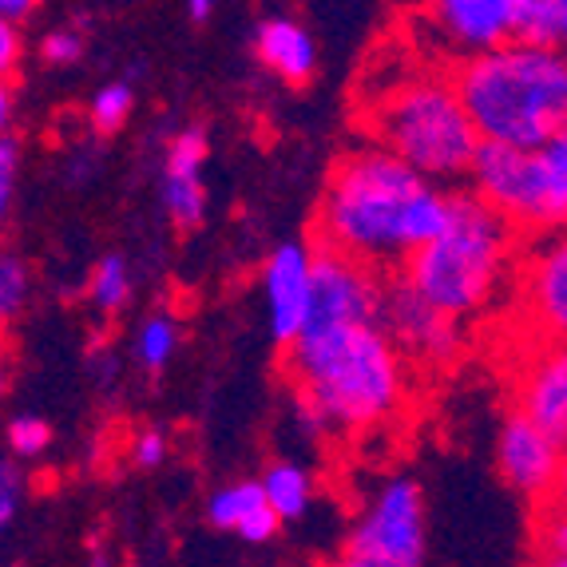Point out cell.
<instances>
[{"label":"cell","instance_id":"obj_35","mask_svg":"<svg viewBox=\"0 0 567 567\" xmlns=\"http://www.w3.org/2000/svg\"><path fill=\"white\" fill-rule=\"evenodd\" d=\"M326 567H373V564H369V559H361V556H353V551H346V556L330 559Z\"/></svg>","mask_w":567,"mask_h":567},{"label":"cell","instance_id":"obj_1","mask_svg":"<svg viewBox=\"0 0 567 567\" xmlns=\"http://www.w3.org/2000/svg\"><path fill=\"white\" fill-rule=\"evenodd\" d=\"M453 215V195L421 179L413 167L389 155L385 147H358L341 155L326 183L318 210L322 250L378 270L405 266L416 250H425Z\"/></svg>","mask_w":567,"mask_h":567},{"label":"cell","instance_id":"obj_3","mask_svg":"<svg viewBox=\"0 0 567 567\" xmlns=\"http://www.w3.org/2000/svg\"><path fill=\"white\" fill-rule=\"evenodd\" d=\"M456 95L488 147L544 152L567 132V60L512 40L453 72Z\"/></svg>","mask_w":567,"mask_h":567},{"label":"cell","instance_id":"obj_5","mask_svg":"<svg viewBox=\"0 0 567 567\" xmlns=\"http://www.w3.org/2000/svg\"><path fill=\"white\" fill-rule=\"evenodd\" d=\"M373 132L378 147L429 183L468 179L484 147L453 76H409L385 87L373 112Z\"/></svg>","mask_w":567,"mask_h":567},{"label":"cell","instance_id":"obj_2","mask_svg":"<svg viewBox=\"0 0 567 567\" xmlns=\"http://www.w3.org/2000/svg\"><path fill=\"white\" fill-rule=\"evenodd\" d=\"M298 413L313 433H361L405 405V358L381 326L306 330L286 350Z\"/></svg>","mask_w":567,"mask_h":567},{"label":"cell","instance_id":"obj_17","mask_svg":"<svg viewBox=\"0 0 567 567\" xmlns=\"http://www.w3.org/2000/svg\"><path fill=\"white\" fill-rule=\"evenodd\" d=\"M536 230H567V132L536 152Z\"/></svg>","mask_w":567,"mask_h":567},{"label":"cell","instance_id":"obj_20","mask_svg":"<svg viewBox=\"0 0 567 567\" xmlns=\"http://www.w3.org/2000/svg\"><path fill=\"white\" fill-rule=\"evenodd\" d=\"M175 350H179V322L163 310L152 313V318L140 326V333H135V358H140V365L147 369V373H159V369L171 365Z\"/></svg>","mask_w":567,"mask_h":567},{"label":"cell","instance_id":"obj_22","mask_svg":"<svg viewBox=\"0 0 567 567\" xmlns=\"http://www.w3.org/2000/svg\"><path fill=\"white\" fill-rule=\"evenodd\" d=\"M516 40L532 48H556L559 0H516Z\"/></svg>","mask_w":567,"mask_h":567},{"label":"cell","instance_id":"obj_21","mask_svg":"<svg viewBox=\"0 0 567 567\" xmlns=\"http://www.w3.org/2000/svg\"><path fill=\"white\" fill-rule=\"evenodd\" d=\"M32 266L17 255V250H4L0 246V326L17 322L20 313L29 310L32 298Z\"/></svg>","mask_w":567,"mask_h":567},{"label":"cell","instance_id":"obj_7","mask_svg":"<svg viewBox=\"0 0 567 567\" xmlns=\"http://www.w3.org/2000/svg\"><path fill=\"white\" fill-rule=\"evenodd\" d=\"M381 302H385V286L378 282V270L318 246V258H313V313L306 330L381 326Z\"/></svg>","mask_w":567,"mask_h":567},{"label":"cell","instance_id":"obj_6","mask_svg":"<svg viewBox=\"0 0 567 567\" xmlns=\"http://www.w3.org/2000/svg\"><path fill=\"white\" fill-rule=\"evenodd\" d=\"M346 551L369 559L373 567H425L429 524L421 484L409 476L381 481L358 512Z\"/></svg>","mask_w":567,"mask_h":567},{"label":"cell","instance_id":"obj_32","mask_svg":"<svg viewBox=\"0 0 567 567\" xmlns=\"http://www.w3.org/2000/svg\"><path fill=\"white\" fill-rule=\"evenodd\" d=\"M29 17H37V4H32V0H0V20H4V24L20 29Z\"/></svg>","mask_w":567,"mask_h":567},{"label":"cell","instance_id":"obj_12","mask_svg":"<svg viewBox=\"0 0 567 567\" xmlns=\"http://www.w3.org/2000/svg\"><path fill=\"white\" fill-rule=\"evenodd\" d=\"M524 313L548 346H567V230L536 246L524 266Z\"/></svg>","mask_w":567,"mask_h":567},{"label":"cell","instance_id":"obj_25","mask_svg":"<svg viewBox=\"0 0 567 567\" xmlns=\"http://www.w3.org/2000/svg\"><path fill=\"white\" fill-rule=\"evenodd\" d=\"M539 556H544V567H567V508H556L548 504L544 516H539Z\"/></svg>","mask_w":567,"mask_h":567},{"label":"cell","instance_id":"obj_26","mask_svg":"<svg viewBox=\"0 0 567 567\" xmlns=\"http://www.w3.org/2000/svg\"><path fill=\"white\" fill-rule=\"evenodd\" d=\"M84 32L72 29V24H60V29L44 32V40H40V56H44V64L52 68H72L84 60Z\"/></svg>","mask_w":567,"mask_h":567},{"label":"cell","instance_id":"obj_24","mask_svg":"<svg viewBox=\"0 0 567 567\" xmlns=\"http://www.w3.org/2000/svg\"><path fill=\"white\" fill-rule=\"evenodd\" d=\"M4 441H9V453L17 456V461H37V456H44L48 445H52V429H48V421H40V416L20 413V416H12L9 429H4Z\"/></svg>","mask_w":567,"mask_h":567},{"label":"cell","instance_id":"obj_34","mask_svg":"<svg viewBox=\"0 0 567 567\" xmlns=\"http://www.w3.org/2000/svg\"><path fill=\"white\" fill-rule=\"evenodd\" d=\"M556 52L567 60V0H559V40H556Z\"/></svg>","mask_w":567,"mask_h":567},{"label":"cell","instance_id":"obj_28","mask_svg":"<svg viewBox=\"0 0 567 567\" xmlns=\"http://www.w3.org/2000/svg\"><path fill=\"white\" fill-rule=\"evenodd\" d=\"M20 501H24V473L12 461H0V536L17 520Z\"/></svg>","mask_w":567,"mask_h":567},{"label":"cell","instance_id":"obj_16","mask_svg":"<svg viewBox=\"0 0 567 567\" xmlns=\"http://www.w3.org/2000/svg\"><path fill=\"white\" fill-rule=\"evenodd\" d=\"M255 56L266 72H275L286 84H306L318 68V44L302 20L266 17L255 32Z\"/></svg>","mask_w":567,"mask_h":567},{"label":"cell","instance_id":"obj_38","mask_svg":"<svg viewBox=\"0 0 567 567\" xmlns=\"http://www.w3.org/2000/svg\"><path fill=\"white\" fill-rule=\"evenodd\" d=\"M92 567H112V564H107V559H95V564Z\"/></svg>","mask_w":567,"mask_h":567},{"label":"cell","instance_id":"obj_18","mask_svg":"<svg viewBox=\"0 0 567 567\" xmlns=\"http://www.w3.org/2000/svg\"><path fill=\"white\" fill-rule=\"evenodd\" d=\"M258 484H262L270 508L278 512V520H298V516H306V512H310L313 481H310V473H306L302 464L275 461L270 468H266V476Z\"/></svg>","mask_w":567,"mask_h":567},{"label":"cell","instance_id":"obj_30","mask_svg":"<svg viewBox=\"0 0 567 567\" xmlns=\"http://www.w3.org/2000/svg\"><path fill=\"white\" fill-rule=\"evenodd\" d=\"M20 56H24L20 29H12V24L0 20V80H12V72L20 68Z\"/></svg>","mask_w":567,"mask_h":567},{"label":"cell","instance_id":"obj_4","mask_svg":"<svg viewBox=\"0 0 567 567\" xmlns=\"http://www.w3.org/2000/svg\"><path fill=\"white\" fill-rule=\"evenodd\" d=\"M512 230L476 195H453L449 227L401 266V282L453 322H464L488 310L501 290L512 262Z\"/></svg>","mask_w":567,"mask_h":567},{"label":"cell","instance_id":"obj_27","mask_svg":"<svg viewBox=\"0 0 567 567\" xmlns=\"http://www.w3.org/2000/svg\"><path fill=\"white\" fill-rule=\"evenodd\" d=\"M17 175H20V152L17 143L4 140L0 143V238L9 230L12 199H17Z\"/></svg>","mask_w":567,"mask_h":567},{"label":"cell","instance_id":"obj_31","mask_svg":"<svg viewBox=\"0 0 567 567\" xmlns=\"http://www.w3.org/2000/svg\"><path fill=\"white\" fill-rule=\"evenodd\" d=\"M12 123H17V92L9 80H0V143L9 140Z\"/></svg>","mask_w":567,"mask_h":567},{"label":"cell","instance_id":"obj_14","mask_svg":"<svg viewBox=\"0 0 567 567\" xmlns=\"http://www.w3.org/2000/svg\"><path fill=\"white\" fill-rule=\"evenodd\" d=\"M207 132L203 127H183L167 143L163 159V207L179 230L199 227L207 215V187H203V163H207Z\"/></svg>","mask_w":567,"mask_h":567},{"label":"cell","instance_id":"obj_13","mask_svg":"<svg viewBox=\"0 0 567 567\" xmlns=\"http://www.w3.org/2000/svg\"><path fill=\"white\" fill-rule=\"evenodd\" d=\"M516 413L567 449V346H544L516 378Z\"/></svg>","mask_w":567,"mask_h":567},{"label":"cell","instance_id":"obj_37","mask_svg":"<svg viewBox=\"0 0 567 567\" xmlns=\"http://www.w3.org/2000/svg\"><path fill=\"white\" fill-rule=\"evenodd\" d=\"M187 17L190 20H207L210 17V4H207V0H195V4H187Z\"/></svg>","mask_w":567,"mask_h":567},{"label":"cell","instance_id":"obj_10","mask_svg":"<svg viewBox=\"0 0 567 567\" xmlns=\"http://www.w3.org/2000/svg\"><path fill=\"white\" fill-rule=\"evenodd\" d=\"M425 29L464 64L516 40V0H441L425 9Z\"/></svg>","mask_w":567,"mask_h":567},{"label":"cell","instance_id":"obj_9","mask_svg":"<svg viewBox=\"0 0 567 567\" xmlns=\"http://www.w3.org/2000/svg\"><path fill=\"white\" fill-rule=\"evenodd\" d=\"M313 258L306 243H282L270 250L262 266V302H266V322L275 341H282L290 350L293 341L302 338L313 313Z\"/></svg>","mask_w":567,"mask_h":567},{"label":"cell","instance_id":"obj_8","mask_svg":"<svg viewBox=\"0 0 567 567\" xmlns=\"http://www.w3.org/2000/svg\"><path fill=\"white\" fill-rule=\"evenodd\" d=\"M381 330L401 350V358L421 361V365H449L461 353V322H453L449 313L429 306L401 278L393 286H385Z\"/></svg>","mask_w":567,"mask_h":567},{"label":"cell","instance_id":"obj_36","mask_svg":"<svg viewBox=\"0 0 567 567\" xmlns=\"http://www.w3.org/2000/svg\"><path fill=\"white\" fill-rule=\"evenodd\" d=\"M9 350H4V341H0V398H4V389H9Z\"/></svg>","mask_w":567,"mask_h":567},{"label":"cell","instance_id":"obj_11","mask_svg":"<svg viewBox=\"0 0 567 567\" xmlns=\"http://www.w3.org/2000/svg\"><path fill=\"white\" fill-rule=\"evenodd\" d=\"M496 468L512 492H520L528 501H551L564 468V445L551 441L528 416L512 413L496 433Z\"/></svg>","mask_w":567,"mask_h":567},{"label":"cell","instance_id":"obj_15","mask_svg":"<svg viewBox=\"0 0 567 567\" xmlns=\"http://www.w3.org/2000/svg\"><path fill=\"white\" fill-rule=\"evenodd\" d=\"M207 520L218 532H230V536L246 539V544H266L275 539L278 532V512L270 508L266 492L258 481H230L223 488L210 492L207 501Z\"/></svg>","mask_w":567,"mask_h":567},{"label":"cell","instance_id":"obj_19","mask_svg":"<svg viewBox=\"0 0 567 567\" xmlns=\"http://www.w3.org/2000/svg\"><path fill=\"white\" fill-rule=\"evenodd\" d=\"M87 302L100 313H120L123 306L132 302V266L120 255H104L92 266L87 278Z\"/></svg>","mask_w":567,"mask_h":567},{"label":"cell","instance_id":"obj_23","mask_svg":"<svg viewBox=\"0 0 567 567\" xmlns=\"http://www.w3.org/2000/svg\"><path fill=\"white\" fill-rule=\"evenodd\" d=\"M135 107V92L127 80H112L104 84L100 92L92 95V104H87V120H92L95 132H120L127 115Z\"/></svg>","mask_w":567,"mask_h":567},{"label":"cell","instance_id":"obj_33","mask_svg":"<svg viewBox=\"0 0 567 567\" xmlns=\"http://www.w3.org/2000/svg\"><path fill=\"white\" fill-rule=\"evenodd\" d=\"M556 508H567V449H564V468H559V481H556V492H551V501Z\"/></svg>","mask_w":567,"mask_h":567},{"label":"cell","instance_id":"obj_29","mask_svg":"<svg viewBox=\"0 0 567 567\" xmlns=\"http://www.w3.org/2000/svg\"><path fill=\"white\" fill-rule=\"evenodd\" d=\"M163 456H167V433L163 429H140L132 436V461L140 468H159Z\"/></svg>","mask_w":567,"mask_h":567}]
</instances>
